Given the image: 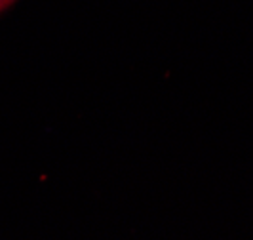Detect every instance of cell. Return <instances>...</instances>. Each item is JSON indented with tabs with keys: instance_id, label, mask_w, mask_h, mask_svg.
Here are the masks:
<instances>
[{
	"instance_id": "cell-1",
	"label": "cell",
	"mask_w": 253,
	"mask_h": 240,
	"mask_svg": "<svg viewBox=\"0 0 253 240\" xmlns=\"http://www.w3.org/2000/svg\"><path fill=\"white\" fill-rule=\"evenodd\" d=\"M17 2H19V0H0V15H4V13L8 12L10 8H13Z\"/></svg>"
}]
</instances>
